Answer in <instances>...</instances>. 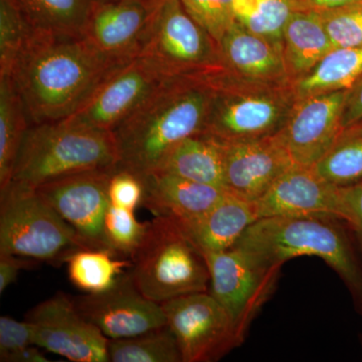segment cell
<instances>
[{
	"label": "cell",
	"instance_id": "obj_1",
	"mask_svg": "<svg viewBox=\"0 0 362 362\" xmlns=\"http://www.w3.org/2000/svg\"><path fill=\"white\" fill-rule=\"evenodd\" d=\"M118 64L98 51L83 35L35 30L9 76L23 99L30 125H35L73 115Z\"/></svg>",
	"mask_w": 362,
	"mask_h": 362
},
{
	"label": "cell",
	"instance_id": "obj_2",
	"mask_svg": "<svg viewBox=\"0 0 362 362\" xmlns=\"http://www.w3.org/2000/svg\"><path fill=\"white\" fill-rule=\"evenodd\" d=\"M211 97L204 78L168 80L113 131L117 168L141 178L158 170L181 141L204 132Z\"/></svg>",
	"mask_w": 362,
	"mask_h": 362
},
{
	"label": "cell",
	"instance_id": "obj_3",
	"mask_svg": "<svg viewBox=\"0 0 362 362\" xmlns=\"http://www.w3.org/2000/svg\"><path fill=\"white\" fill-rule=\"evenodd\" d=\"M233 247L265 267L298 257L322 259L343 281L362 315V257L345 221L313 216L259 218Z\"/></svg>",
	"mask_w": 362,
	"mask_h": 362
},
{
	"label": "cell",
	"instance_id": "obj_4",
	"mask_svg": "<svg viewBox=\"0 0 362 362\" xmlns=\"http://www.w3.org/2000/svg\"><path fill=\"white\" fill-rule=\"evenodd\" d=\"M118 161L113 132L66 120L35 124L26 131L9 185L37 189L65 176L116 168Z\"/></svg>",
	"mask_w": 362,
	"mask_h": 362
},
{
	"label": "cell",
	"instance_id": "obj_5",
	"mask_svg": "<svg viewBox=\"0 0 362 362\" xmlns=\"http://www.w3.org/2000/svg\"><path fill=\"white\" fill-rule=\"evenodd\" d=\"M211 88L204 132L223 143L277 135L297 102L292 82H261L226 70L201 76Z\"/></svg>",
	"mask_w": 362,
	"mask_h": 362
},
{
	"label": "cell",
	"instance_id": "obj_6",
	"mask_svg": "<svg viewBox=\"0 0 362 362\" xmlns=\"http://www.w3.org/2000/svg\"><path fill=\"white\" fill-rule=\"evenodd\" d=\"M131 262L133 284L156 303L209 291L211 276L204 255L170 218L156 216L148 223Z\"/></svg>",
	"mask_w": 362,
	"mask_h": 362
},
{
	"label": "cell",
	"instance_id": "obj_7",
	"mask_svg": "<svg viewBox=\"0 0 362 362\" xmlns=\"http://www.w3.org/2000/svg\"><path fill=\"white\" fill-rule=\"evenodd\" d=\"M83 249L90 247L37 190L0 192V252L59 264Z\"/></svg>",
	"mask_w": 362,
	"mask_h": 362
},
{
	"label": "cell",
	"instance_id": "obj_8",
	"mask_svg": "<svg viewBox=\"0 0 362 362\" xmlns=\"http://www.w3.org/2000/svg\"><path fill=\"white\" fill-rule=\"evenodd\" d=\"M139 56L171 78L199 77L223 68L218 42L180 0H159Z\"/></svg>",
	"mask_w": 362,
	"mask_h": 362
},
{
	"label": "cell",
	"instance_id": "obj_9",
	"mask_svg": "<svg viewBox=\"0 0 362 362\" xmlns=\"http://www.w3.org/2000/svg\"><path fill=\"white\" fill-rule=\"evenodd\" d=\"M202 255L211 276L209 292L228 314L243 343L275 291L282 267L259 265L235 247Z\"/></svg>",
	"mask_w": 362,
	"mask_h": 362
},
{
	"label": "cell",
	"instance_id": "obj_10",
	"mask_svg": "<svg viewBox=\"0 0 362 362\" xmlns=\"http://www.w3.org/2000/svg\"><path fill=\"white\" fill-rule=\"evenodd\" d=\"M171 77L144 57L112 68L69 122L96 129L114 130Z\"/></svg>",
	"mask_w": 362,
	"mask_h": 362
},
{
	"label": "cell",
	"instance_id": "obj_11",
	"mask_svg": "<svg viewBox=\"0 0 362 362\" xmlns=\"http://www.w3.org/2000/svg\"><path fill=\"white\" fill-rule=\"evenodd\" d=\"M161 306L182 362L216 361L242 344L230 316L209 291L175 298Z\"/></svg>",
	"mask_w": 362,
	"mask_h": 362
},
{
	"label": "cell",
	"instance_id": "obj_12",
	"mask_svg": "<svg viewBox=\"0 0 362 362\" xmlns=\"http://www.w3.org/2000/svg\"><path fill=\"white\" fill-rule=\"evenodd\" d=\"M35 345L75 362H108L109 339L78 312L64 293L45 300L25 316Z\"/></svg>",
	"mask_w": 362,
	"mask_h": 362
},
{
	"label": "cell",
	"instance_id": "obj_13",
	"mask_svg": "<svg viewBox=\"0 0 362 362\" xmlns=\"http://www.w3.org/2000/svg\"><path fill=\"white\" fill-rule=\"evenodd\" d=\"M116 168L65 176L37 187L45 199L78 233L90 249L111 251L105 237L110 206L109 180Z\"/></svg>",
	"mask_w": 362,
	"mask_h": 362
},
{
	"label": "cell",
	"instance_id": "obj_14",
	"mask_svg": "<svg viewBox=\"0 0 362 362\" xmlns=\"http://www.w3.org/2000/svg\"><path fill=\"white\" fill-rule=\"evenodd\" d=\"M346 95L347 90H333L297 99L278 133L296 165L313 168L341 137Z\"/></svg>",
	"mask_w": 362,
	"mask_h": 362
},
{
	"label": "cell",
	"instance_id": "obj_15",
	"mask_svg": "<svg viewBox=\"0 0 362 362\" xmlns=\"http://www.w3.org/2000/svg\"><path fill=\"white\" fill-rule=\"evenodd\" d=\"M73 301L108 339L136 337L168 324L161 304L142 295L129 274L107 291L73 298Z\"/></svg>",
	"mask_w": 362,
	"mask_h": 362
},
{
	"label": "cell",
	"instance_id": "obj_16",
	"mask_svg": "<svg viewBox=\"0 0 362 362\" xmlns=\"http://www.w3.org/2000/svg\"><path fill=\"white\" fill-rule=\"evenodd\" d=\"M159 0L94 1L83 35L114 61L139 56Z\"/></svg>",
	"mask_w": 362,
	"mask_h": 362
},
{
	"label": "cell",
	"instance_id": "obj_17",
	"mask_svg": "<svg viewBox=\"0 0 362 362\" xmlns=\"http://www.w3.org/2000/svg\"><path fill=\"white\" fill-rule=\"evenodd\" d=\"M255 204L259 220L274 216H313L343 221L346 218L340 187L323 180L313 168L292 166Z\"/></svg>",
	"mask_w": 362,
	"mask_h": 362
},
{
	"label": "cell",
	"instance_id": "obj_18",
	"mask_svg": "<svg viewBox=\"0 0 362 362\" xmlns=\"http://www.w3.org/2000/svg\"><path fill=\"white\" fill-rule=\"evenodd\" d=\"M223 148L226 189L252 202L296 165L279 134L254 141L223 142Z\"/></svg>",
	"mask_w": 362,
	"mask_h": 362
},
{
	"label": "cell",
	"instance_id": "obj_19",
	"mask_svg": "<svg viewBox=\"0 0 362 362\" xmlns=\"http://www.w3.org/2000/svg\"><path fill=\"white\" fill-rule=\"evenodd\" d=\"M142 206L156 216L185 223L199 218L225 197V188L156 171L142 177Z\"/></svg>",
	"mask_w": 362,
	"mask_h": 362
},
{
	"label": "cell",
	"instance_id": "obj_20",
	"mask_svg": "<svg viewBox=\"0 0 362 362\" xmlns=\"http://www.w3.org/2000/svg\"><path fill=\"white\" fill-rule=\"evenodd\" d=\"M223 68L238 77L261 82H292L283 49L235 21L218 42ZM293 83V82H292Z\"/></svg>",
	"mask_w": 362,
	"mask_h": 362
},
{
	"label": "cell",
	"instance_id": "obj_21",
	"mask_svg": "<svg viewBox=\"0 0 362 362\" xmlns=\"http://www.w3.org/2000/svg\"><path fill=\"white\" fill-rule=\"evenodd\" d=\"M258 220L255 202L226 190L225 197L206 214L195 220L177 223L197 250L206 254L232 249Z\"/></svg>",
	"mask_w": 362,
	"mask_h": 362
},
{
	"label": "cell",
	"instance_id": "obj_22",
	"mask_svg": "<svg viewBox=\"0 0 362 362\" xmlns=\"http://www.w3.org/2000/svg\"><path fill=\"white\" fill-rule=\"evenodd\" d=\"M332 49L318 13H293L283 33V56L288 77L293 83L308 75Z\"/></svg>",
	"mask_w": 362,
	"mask_h": 362
},
{
	"label": "cell",
	"instance_id": "obj_23",
	"mask_svg": "<svg viewBox=\"0 0 362 362\" xmlns=\"http://www.w3.org/2000/svg\"><path fill=\"white\" fill-rule=\"evenodd\" d=\"M157 171L225 188L223 142L206 132L190 136L175 147Z\"/></svg>",
	"mask_w": 362,
	"mask_h": 362
},
{
	"label": "cell",
	"instance_id": "obj_24",
	"mask_svg": "<svg viewBox=\"0 0 362 362\" xmlns=\"http://www.w3.org/2000/svg\"><path fill=\"white\" fill-rule=\"evenodd\" d=\"M30 123L11 76H0V192L13 177L21 143Z\"/></svg>",
	"mask_w": 362,
	"mask_h": 362
},
{
	"label": "cell",
	"instance_id": "obj_25",
	"mask_svg": "<svg viewBox=\"0 0 362 362\" xmlns=\"http://www.w3.org/2000/svg\"><path fill=\"white\" fill-rule=\"evenodd\" d=\"M362 75V45L332 49L305 77L294 83L297 99L349 90Z\"/></svg>",
	"mask_w": 362,
	"mask_h": 362
},
{
	"label": "cell",
	"instance_id": "obj_26",
	"mask_svg": "<svg viewBox=\"0 0 362 362\" xmlns=\"http://www.w3.org/2000/svg\"><path fill=\"white\" fill-rule=\"evenodd\" d=\"M95 0H18L37 32L83 35Z\"/></svg>",
	"mask_w": 362,
	"mask_h": 362
},
{
	"label": "cell",
	"instance_id": "obj_27",
	"mask_svg": "<svg viewBox=\"0 0 362 362\" xmlns=\"http://www.w3.org/2000/svg\"><path fill=\"white\" fill-rule=\"evenodd\" d=\"M66 263L71 282L88 294L111 289L123 269L131 268L132 265V262L115 259L113 252L96 249L74 252Z\"/></svg>",
	"mask_w": 362,
	"mask_h": 362
},
{
	"label": "cell",
	"instance_id": "obj_28",
	"mask_svg": "<svg viewBox=\"0 0 362 362\" xmlns=\"http://www.w3.org/2000/svg\"><path fill=\"white\" fill-rule=\"evenodd\" d=\"M113 362H182L180 346L168 324L136 337L109 339Z\"/></svg>",
	"mask_w": 362,
	"mask_h": 362
},
{
	"label": "cell",
	"instance_id": "obj_29",
	"mask_svg": "<svg viewBox=\"0 0 362 362\" xmlns=\"http://www.w3.org/2000/svg\"><path fill=\"white\" fill-rule=\"evenodd\" d=\"M295 9L290 0H233L235 21L283 49V33Z\"/></svg>",
	"mask_w": 362,
	"mask_h": 362
},
{
	"label": "cell",
	"instance_id": "obj_30",
	"mask_svg": "<svg viewBox=\"0 0 362 362\" xmlns=\"http://www.w3.org/2000/svg\"><path fill=\"white\" fill-rule=\"evenodd\" d=\"M323 180L346 187L362 180V134L344 131L341 137L313 166Z\"/></svg>",
	"mask_w": 362,
	"mask_h": 362
},
{
	"label": "cell",
	"instance_id": "obj_31",
	"mask_svg": "<svg viewBox=\"0 0 362 362\" xmlns=\"http://www.w3.org/2000/svg\"><path fill=\"white\" fill-rule=\"evenodd\" d=\"M35 32L18 0H0V76H9Z\"/></svg>",
	"mask_w": 362,
	"mask_h": 362
},
{
	"label": "cell",
	"instance_id": "obj_32",
	"mask_svg": "<svg viewBox=\"0 0 362 362\" xmlns=\"http://www.w3.org/2000/svg\"><path fill=\"white\" fill-rule=\"evenodd\" d=\"M148 223H140L134 211L109 206L105 216V237L115 256L132 257L147 230Z\"/></svg>",
	"mask_w": 362,
	"mask_h": 362
},
{
	"label": "cell",
	"instance_id": "obj_33",
	"mask_svg": "<svg viewBox=\"0 0 362 362\" xmlns=\"http://www.w3.org/2000/svg\"><path fill=\"white\" fill-rule=\"evenodd\" d=\"M333 49L362 45V6H343L318 13Z\"/></svg>",
	"mask_w": 362,
	"mask_h": 362
},
{
	"label": "cell",
	"instance_id": "obj_34",
	"mask_svg": "<svg viewBox=\"0 0 362 362\" xmlns=\"http://www.w3.org/2000/svg\"><path fill=\"white\" fill-rule=\"evenodd\" d=\"M192 18L216 42L235 23L233 0H180Z\"/></svg>",
	"mask_w": 362,
	"mask_h": 362
},
{
	"label": "cell",
	"instance_id": "obj_35",
	"mask_svg": "<svg viewBox=\"0 0 362 362\" xmlns=\"http://www.w3.org/2000/svg\"><path fill=\"white\" fill-rule=\"evenodd\" d=\"M32 345H35V337L28 320L0 317V361L18 362L21 354Z\"/></svg>",
	"mask_w": 362,
	"mask_h": 362
},
{
	"label": "cell",
	"instance_id": "obj_36",
	"mask_svg": "<svg viewBox=\"0 0 362 362\" xmlns=\"http://www.w3.org/2000/svg\"><path fill=\"white\" fill-rule=\"evenodd\" d=\"M144 197V182L140 176L117 168L109 180V199L112 206L135 211Z\"/></svg>",
	"mask_w": 362,
	"mask_h": 362
},
{
	"label": "cell",
	"instance_id": "obj_37",
	"mask_svg": "<svg viewBox=\"0 0 362 362\" xmlns=\"http://www.w3.org/2000/svg\"><path fill=\"white\" fill-rule=\"evenodd\" d=\"M340 192L346 216L345 221L354 233L362 257V180L340 187Z\"/></svg>",
	"mask_w": 362,
	"mask_h": 362
},
{
	"label": "cell",
	"instance_id": "obj_38",
	"mask_svg": "<svg viewBox=\"0 0 362 362\" xmlns=\"http://www.w3.org/2000/svg\"><path fill=\"white\" fill-rule=\"evenodd\" d=\"M362 120V75L347 90L342 113L343 130L349 129Z\"/></svg>",
	"mask_w": 362,
	"mask_h": 362
},
{
	"label": "cell",
	"instance_id": "obj_39",
	"mask_svg": "<svg viewBox=\"0 0 362 362\" xmlns=\"http://www.w3.org/2000/svg\"><path fill=\"white\" fill-rule=\"evenodd\" d=\"M35 259L0 252V293L6 291L16 282L18 274L23 269L30 268Z\"/></svg>",
	"mask_w": 362,
	"mask_h": 362
},
{
	"label": "cell",
	"instance_id": "obj_40",
	"mask_svg": "<svg viewBox=\"0 0 362 362\" xmlns=\"http://www.w3.org/2000/svg\"><path fill=\"white\" fill-rule=\"evenodd\" d=\"M361 1L362 0H290L295 11H312L317 13L361 4Z\"/></svg>",
	"mask_w": 362,
	"mask_h": 362
},
{
	"label": "cell",
	"instance_id": "obj_41",
	"mask_svg": "<svg viewBox=\"0 0 362 362\" xmlns=\"http://www.w3.org/2000/svg\"><path fill=\"white\" fill-rule=\"evenodd\" d=\"M345 131H351V132L359 133V134H362V120L361 122L357 123L356 125L352 126L351 128Z\"/></svg>",
	"mask_w": 362,
	"mask_h": 362
},
{
	"label": "cell",
	"instance_id": "obj_42",
	"mask_svg": "<svg viewBox=\"0 0 362 362\" xmlns=\"http://www.w3.org/2000/svg\"><path fill=\"white\" fill-rule=\"evenodd\" d=\"M95 1H108V0H95Z\"/></svg>",
	"mask_w": 362,
	"mask_h": 362
},
{
	"label": "cell",
	"instance_id": "obj_43",
	"mask_svg": "<svg viewBox=\"0 0 362 362\" xmlns=\"http://www.w3.org/2000/svg\"><path fill=\"white\" fill-rule=\"evenodd\" d=\"M361 6H362V1L361 2Z\"/></svg>",
	"mask_w": 362,
	"mask_h": 362
}]
</instances>
